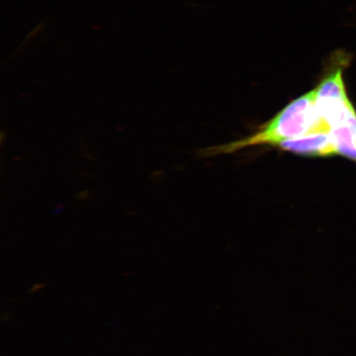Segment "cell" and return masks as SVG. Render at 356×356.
Segmentation results:
<instances>
[{"label": "cell", "instance_id": "6da1fadb", "mask_svg": "<svg viewBox=\"0 0 356 356\" xmlns=\"http://www.w3.org/2000/svg\"><path fill=\"white\" fill-rule=\"evenodd\" d=\"M330 131L319 117L315 106V89L292 101L259 131L232 143L213 147L206 154L217 155L257 145L277 146L280 142L296 139L311 132Z\"/></svg>", "mask_w": 356, "mask_h": 356}, {"label": "cell", "instance_id": "7a4b0ae2", "mask_svg": "<svg viewBox=\"0 0 356 356\" xmlns=\"http://www.w3.org/2000/svg\"><path fill=\"white\" fill-rule=\"evenodd\" d=\"M279 148L308 157H328L337 154L330 131H316L280 142Z\"/></svg>", "mask_w": 356, "mask_h": 356}, {"label": "cell", "instance_id": "3957f363", "mask_svg": "<svg viewBox=\"0 0 356 356\" xmlns=\"http://www.w3.org/2000/svg\"><path fill=\"white\" fill-rule=\"evenodd\" d=\"M44 286H46V284H35L34 286L30 289V293H35L39 291H41L42 289H43Z\"/></svg>", "mask_w": 356, "mask_h": 356}, {"label": "cell", "instance_id": "277c9868", "mask_svg": "<svg viewBox=\"0 0 356 356\" xmlns=\"http://www.w3.org/2000/svg\"><path fill=\"white\" fill-rule=\"evenodd\" d=\"M10 314H6L2 315V320L3 321H6V320L10 319Z\"/></svg>", "mask_w": 356, "mask_h": 356}]
</instances>
